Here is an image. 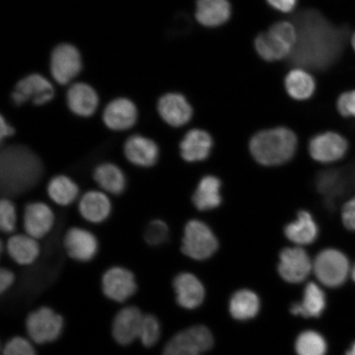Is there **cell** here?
I'll return each mask as SVG.
<instances>
[{
    "label": "cell",
    "mask_w": 355,
    "mask_h": 355,
    "mask_svg": "<svg viewBox=\"0 0 355 355\" xmlns=\"http://www.w3.org/2000/svg\"><path fill=\"white\" fill-rule=\"evenodd\" d=\"M161 337V326L158 319L152 314L144 315L139 338L146 347H152Z\"/></svg>",
    "instance_id": "d6a6232c"
},
{
    "label": "cell",
    "mask_w": 355,
    "mask_h": 355,
    "mask_svg": "<svg viewBox=\"0 0 355 355\" xmlns=\"http://www.w3.org/2000/svg\"><path fill=\"white\" fill-rule=\"evenodd\" d=\"M295 22L298 38L288 57L292 64L324 69L339 59L347 39V29L331 25L314 10L300 12Z\"/></svg>",
    "instance_id": "6da1fadb"
},
{
    "label": "cell",
    "mask_w": 355,
    "mask_h": 355,
    "mask_svg": "<svg viewBox=\"0 0 355 355\" xmlns=\"http://www.w3.org/2000/svg\"><path fill=\"white\" fill-rule=\"evenodd\" d=\"M232 16L228 0H198L195 17L199 24L216 28L225 24Z\"/></svg>",
    "instance_id": "d4e9b609"
},
{
    "label": "cell",
    "mask_w": 355,
    "mask_h": 355,
    "mask_svg": "<svg viewBox=\"0 0 355 355\" xmlns=\"http://www.w3.org/2000/svg\"><path fill=\"white\" fill-rule=\"evenodd\" d=\"M313 270L318 281L324 286L336 288L343 286L349 273V263L343 252L323 250L313 263Z\"/></svg>",
    "instance_id": "5b68a950"
},
{
    "label": "cell",
    "mask_w": 355,
    "mask_h": 355,
    "mask_svg": "<svg viewBox=\"0 0 355 355\" xmlns=\"http://www.w3.org/2000/svg\"><path fill=\"white\" fill-rule=\"evenodd\" d=\"M255 48L263 60L272 62L290 57L294 50L295 44L285 34L270 26L268 32L257 35Z\"/></svg>",
    "instance_id": "9a60e30c"
},
{
    "label": "cell",
    "mask_w": 355,
    "mask_h": 355,
    "mask_svg": "<svg viewBox=\"0 0 355 355\" xmlns=\"http://www.w3.org/2000/svg\"><path fill=\"white\" fill-rule=\"evenodd\" d=\"M55 90L52 84L40 74H32L17 83L12 93V100L17 105L32 101L37 105L48 103L54 98Z\"/></svg>",
    "instance_id": "30bf717a"
},
{
    "label": "cell",
    "mask_w": 355,
    "mask_h": 355,
    "mask_svg": "<svg viewBox=\"0 0 355 355\" xmlns=\"http://www.w3.org/2000/svg\"><path fill=\"white\" fill-rule=\"evenodd\" d=\"M250 152L261 165H282L294 157L297 137L286 128L279 127L257 132L250 141Z\"/></svg>",
    "instance_id": "7a4b0ae2"
},
{
    "label": "cell",
    "mask_w": 355,
    "mask_h": 355,
    "mask_svg": "<svg viewBox=\"0 0 355 355\" xmlns=\"http://www.w3.org/2000/svg\"><path fill=\"white\" fill-rule=\"evenodd\" d=\"M124 157L132 165L152 168L159 157V146L153 139L139 135H132L123 145Z\"/></svg>",
    "instance_id": "5bb4252c"
},
{
    "label": "cell",
    "mask_w": 355,
    "mask_h": 355,
    "mask_svg": "<svg viewBox=\"0 0 355 355\" xmlns=\"http://www.w3.org/2000/svg\"><path fill=\"white\" fill-rule=\"evenodd\" d=\"M345 355H355V343L350 346V348L347 350V352Z\"/></svg>",
    "instance_id": "b9f144b4"
},
{
    "label": "cell",
    "mask_w": 355,
    "mask_h": 355,
    "mask_svg": "<svg viewBox=\"0 0 355 355\" xmlns=\"http://www.w3.org/2000/svg\"><path fill=\"white\" fill-rule=\"evenodd\" d=\"M220 187L218 178L211 175L204 177L195 190L193 196L194 206L200 211H209L219 207L222 201Z\"/></svg>",
    "instance_id": "f1b7e54d"
},
{
    "label": "cell",
    "mask_w": 355,
    "mask_h": 355,
    "mask_svg": "<svg viewBox=\"0 0 355 355\" xmlns=\"http://www.w3.org/2000/svg\"><path fill=\"white\" fill-rule=\"evenodd\" d=\"M47 194L51 201L60 207H69L79 196V187L72 178L66 175L52 177L47 184Z\"/></svg>",
    "instance_id": "4316f807"
},
{
    "label": "cell",
    "mask_w": 355,
    "mask_h": 355,
    "mask_svg": "<svg viewBox=\"0 0 355 355\" xmlns=\"http://www.w3.org/2000/svg\"><path fill=\"white\" fill-rule=\"evenodd\" d=\"M348 141L335 132L320 133L309 143V153L315 161L332 163L340 161L348 150Z\"/></svg>",
    "instance_id": "7c38bea8"
},
{
    "label": "cell",
    "mask_w": 355,
    "mask_h": 355,
    "mask_svg": "<svg viewBox=\"0 0 355 355\" xmlns=\"http://www.w3.org/2000/svg\"><path fill=\"white\" fill-rule=\"evenodd\" d=\"M15 275L7 268H2L0 270V293L3 294L8 288H11L15 282Z\"/></svg>",
    "instance_id": "f35d334b"
},
{
    "label": "cell",
    "mask_w": 355,
    "mask_h": 355,
    "mask_svg": "<svg viewBox=\"0 0 355 355\" xmlns=\"http://www.w3.org/2000/svg\"><path fill=\"white\" fill-rule=\"evenodd\" d=\"M93 179L100 190L108 195L119 196L126 189L125 174L121 167L114 163L99 164L93 171Z\"/></svg>",
    "instance_id": "cb8c5ba5"
},
{
    "label": "cell",
    "mask_w": 355,
    "mask_h": 355,
    "mask_svg": "<svg viewBox=\"0 0 355 355\" xmlns=\"http://www.w3.org/2000/svg\"><path fill=\"white\" fill-rule=\"evenodd\" d=\"M144 315L139 308L128 306L119 311L115 316L112 334L115 340L122 345L133 343L140 336Z\"/></svg>",
    "instance_id": "e0dca14e"
},
{
    "label": "cell",
    "mask_w": 355,
    "mask_h": 355,
    "mask_svg": "<svg viewBox=\"0 0 355 355\" xmlns=\"http://www.w3.org/2000/svg\"><path fill=\"white\" fill-rule=\"evenodd\" d=\"M318 228L310 213L305 211L299 212L298 218L288 224L285 228V234L288 241L299 244L307 245L317 239Z\"/></svg>",
    "instance_id": "83f0119b"
},
{
    "label": "cell",
    "mask_w": 355,
    "mask_h": 355,
    "mask_svg": "<svg viewBox=\"0 0 355 355\" xmlns=\"http://www.w3.org/2000/svg\"><path fill=\"white\" fill-rule=\"evenodd\" d=\"M170 236V230L165 221L155 219L146 225L144 239L150 246H159L165 243Z\"/></svg>",
    "instance_id": "836d02e7"
},
{
    "label": "cell",
    "mask_w": 355,
    "mask_h": 355,
    "mask_svg": "<svg viewBox=\"0 0 355 355\" xmlns=\"http://www.w3.org/2000/svg\"><path fill=\"white\" fill-rule=\"evenodd\" d=\"M17 224L15 204L10 198H3L0 202V230L3 234H11L15 232Z\"/></svg>",
    "instance_id": "e575fe53"
},
{
    "label": "cell",
    "mask_w": 355,
    "mask_h": 355,
    "mask_svg": "<svg viewBox=\"0 0 355 355\" xmlns=\"http://www.w3.org/2000/svg\"><path fill=\"white\" fill-rule=\"evenodd\" d=\"M341 216L345 227L355 232V196L345 204Z\"/></svg>",
    "instance_id": "74e56055"
},
{
    "label": "cell",
    "mask_w": 355,
    "mask_h": 355,
    "mask_svg": "<svg viewBox=\"0 0 355 355\" xmlns=\"http://www.w3.org/2000/svg\"><path fill=\"white\" fill-rule=\"evenodd\" d=\"M313 268L310 257L303 248H286L279 255L278 272L288 283L304 282Z\"/></svg>",
    "instance_id": "4fadbf2b"
},
{
    "label": "cell",
    "mask_w": 355,
    "mask_h": 355,
    "mask_svg": "<svg viewBox=\"0 0 355 355\" xmlns=\"http://www.w3.org/2000/svg\"><path fill=\"white\" fill-rule=\"evenodd\" d=\"M352 44L354 51H355V33H354L352 37Z\"/></svg>",
    "instance_id": "7bdbcfd3"
},
{
    "label": "cell",
    "mask_w": 355,
    "mask_h": 355,
    "mask_svg": "<svg viewBox=\"0 0 355 355\" xmlns=\"http://www.w3.org/2000/svg\"><path fill=\"white\" fill-rule=\"evenodd\" d=\"M212 146L209 133L201 130H192L186 133L181 141L180 155L187 162H202L209 157Z\"/></svg>",
    "instance_id": "7402d4cb"
},
{
    "label": "cell",
    "mask_w": 355,
    "mask_h": 355,
    "mask_svg": "<svg viewBox=\"0 0 355 355\" xmlns=\"http://www.w3.org/2000/svg\"><path fill=\"white\" fill-rule=\"evenodd\" d=\"M295 350L298 355H325L327 341L317 331H305L297 338Z\"/></svg>",
    "instance_id": "1f68e13d"
},
{
    "label": "cell",
    "mask_w": 355,
    "mask_h": 355,
    "mask_svg": "<svg viewBox=\"0 0 355 355\" xmlns=\"http://www.w3.org/2000/svg\"><path fill=\"white\" fill-rule=\"evenodd\" d=\"M30 338L37 344L53 343L63 330L64 320L54 310L42 307L29 313L26 321Z\"/></svg>",
    "instance_id": "8992f818"
},
{
    "label": "cell",
    "mask_w": 355,
    "mask_h": 355,
    "mask_svg": "<svg viewBox=\"0 0 355 355\" xmlns=\"http://www.w3.org/2000/svg\"><path fill=\"white\" fill-rule=\"evenodd\" d=\"M137 121V110L130 100L119 98L111 101L103 113L106 127L113 131L130 130Z\"/></svg>",
    "instance_id": "d6986e66"
},
{
    "label": "cell",
    "mask_w": 355,
    "mask_h": 355,
    "mask_svg": "<svg viewBox=\"0 0 355 355\" xmlns=\"http://www.w3.org/2000/svg\"><path fill=\"white\" fill-rule=\"evenodd\" d=\"M177 303L182 308L194 309L202 304L205 290L201 282L194 275L183 272L177 275L173 282Z\"/></svg>",
    "instance_id": "ffe728a7"
},
{
    "label": "cell",
    "mask_w": 355,
    "mask_h": 355,
    "mask_svg": "<svg viewBox=\"0 0 355 355\" xmlns=\"http://www.w3.org/2000/svg\"><path fill=\"white\" fill-rule=\"evenodd\" d=\"M214 339L207 327L198 325L182 331L166 344L163 355H202L211 349Z\"/></svg>",
    "instance_id": "277c9868"
},
{
    "label": "cell",
    "mask_w": 355,
    "mask_h": 355,
    "mask_svg": "<svg viewBox=\"0 0 355 355\" xmlns=\"http://www.w3.org/2000/svg\"><path fill=\"white\" fill-rule=\"evenodd\" d=\"M218 248V241L212 230L203 222L193 220L186 225L181 251L190 259H209Z\"/></svg>",
    "instance_id": "3957f363"
},
{
    "label": "cell",
    "mask_w": 355,
    "mask_h": 355,
    "mask_svg": "<svg viewBox=\"0 0 355 355\" xmlns=\"http://www.w3.org/2000/svg\"><path fill=\"white\" fill-rule=\"evenodd\" d=\"M55 224L52 208L43 202H30L24 208L22 225L26 234L37 241L46 237Z\"/></svg>",
    "instance_id": "8fae6325"
},
{
    "label": "cell",
    "mask_w": 355,
    "mask_h": 355,
    "mask_svg": "<svg viewBox=\"0 0 355 355\" xmlns=\"http://www.w3.org/2000/svg\"><path fill=\"white\" fill-rule=\"evenodd\" d=\"M260 309V300L254 292L239 291L232 296L230 312L237 320L245 321L257 316Z\"/></svg>",
    "instance_id": "f546056e"
},
{
    "label": "cell",
    "mask_w": 355,
    "mask_h": 355,
    "mask_svg": "<svg viewBox=\"0 0 355 355\" xmlns=\"http://www.w3.org/2000/svg\"><path fill=\"white\" fill-rule=\"evenodd\" d=\"M6 248L10 259L20 266L33 264L41 254L39 241L26 233L12 234Z\"/></svg>",
    "instance_id": "44dd1931"
},
{
    "label": "cell",
    "mask_w": 355,
    "mask_h": 355,
    "mask_svg": "<svg viewBox=\"0 0 355 355\" xmlns=\"http://www.w3.org/2000/svg\"><path fill=\"white\" fill-rule=\"evenodd\" d=\"M3 355H35V352L28 340L15 337L4 346Z\"/></svg>",
    "instance_id": "d590c367"
},
{
    "label": "cell",
    "mask_w": 355,
    "mask_h": 355,
    "mask_svg": "<svg viewBox=\"0 0 355 355\" xmlns=\"http://www.w3.org/2000/svg\"><path fill=\"white\" fill-rule=\"evenodd\" d=\"M82 58L78 49L72 44H61L52 52L51 72L61 85L69 83L81 72Z\"/></svg>",
    "instance_id": "ba28073f"
},
{
    "label": "cell",
    "mask_w": 355,
    "mask_h": 355,
    "mask_svg": "<svg viewBox=\"0 0 355 355\" xmlns=\"http://www.w3.org/2000/svg\"><path fill=\"white\" fill-rule=\"evenodd\" d=\"M13 135H15V128H12L1 116L0 119V139L3 141Z\"/></svg>",
    "instance_id": "60d3db41"
},
{
    "label": "cell",
    "mask_w": 355,
    "mask_h": 355,
    "mask_svg": "<svg viewBox=\"0 0 355 355\" xmlns=\"http://www.w3.org/2000/svg\"><path fill=\"white\" fill-rule=\"evenodd\" d=\"M285 86L288 96L298 101L309 99L316 89L313 78L300 69L292 70L287 74Z\"/></svg>",
    "instance_id": "4dcf8cb0"
},
{
    "label": "cell",
    "mask_w": 355,
    "mask_h": 355,
    "mask_svg": "<svg viewBox=\"0 0 355 355\" xmlns=\"http://www.w3.org/2000/svg\"><path fill=\"white\" fill-rule=\"evenodd\" d=\"M275 10L282 12H291L295 10L297 0H266Z\"/></svg>",
    "instance_id": "ab89813d"
},
{
    "label": "cell",
    "mask_w": 355,
    "mask_h": 355,
    "mask_svg": "<svg viewBox=\"0 0 355 355\" xmlns=\"http://www.w3.org/2000/svg\"><path fill=\"white\" fill-rule=\"evenodd\" d=\"M327 299L325 293L317 284L311 282L306 286L304 299L300 303L291 305V312L295 316L306 318L320 317L326 309Z\"/></svg>",
    "instance_id": "484cf974"
},
{
    "label": "cell",
    "mask_w": 355,
    "mask_h": 355,
    "mask_svg": "<svg viewBox=\"0 0 355 355\" xmlns=\"http://www.w3.org/2000/svg\"><path fill=\"white\" fill-rule=\"evenodd\" d=\"M67 103L75 114L89 117L96 112L99 98L91 86L86 83H76L67 93Z\"/></svg>",
    "instance_id": "603a6c76"
},
{
    "label": "cell",
    "mask_w": 355,
    "mask_h": 355,
    "mask_svg": "<svg viewBox=\"0 0 355 355\" xmlns=\"http://www.w3.org/2000/svg\"><path fill=\"white\" fill-rule=\"evenodd\" d=\"M158 112L163 121L172 127H181L190 121L193 109L183 95L168 93L158 102Z\"/></svg>",
    "instance_id": "ac0fdd59"
},
{
    "label": "cell",
    "mask_w": 355,
    "mask_h": 355,
    "mask_svg": "<svg viewBox=\"0 0 355 355\" xmlns=\"http://www.w3.org/2000/svg\"><path fill=\"white\" fill-rule=\"evenodd\" d=\"M78 211L89 223H103L112 212V202L110 195L101 190L87 191L79 198Z\"/></svg>",
    "instance_id": "2e32d148"
},
{
    "label": "cell",
    "mask_w": 355,
    "mask_h": 355,
    "mask_svg": "<svg viewBox=\"0 0 355 355\" xmlns=\"http://www.w3.org/2000/svg\"><path fill=\"white\" fill-rule=\"evenodd\" d=\"M66 254L79 263H88L98 254L99 241L96 235L87 229L72 227L67 230L63 241Z\"/></svg>",
    "instance_id": "9c48e42d"
},
{
    "label": "cell",
    "mask_w": 355,
    "mask_h": 355,
    "mask_svg": "<svg viewBox=\"0 0 355 355\" xmlns=\"http://www.w3.org/2000/svg\"><path fill=\"white\" fill-rule=\"evenodd\" d=\"M336 106L343 116L355 118V90L343 93L337 100Z\"/></svg>",
    "instance_id": "8d00e7d4"
},
{
    "label": "cell",
    "mask_w": 355,
    "mask_h": 355,
    "mask_svg": "<svg viewBox=\"0 0 355 355\" xmlns=\"http://www.w3.org/2000/svg\"><path fill=\"white\" fill-rule=\"evenodd\" d=\"M102 291L111 300L122 303L135 295L137 285L130 269L114 266L105 270L101 279Z\"/></svg>",
    "instance_id": "52a82bcc"
},
{
    "label": "cell",
    "mask_w": 355,
    "mask_h": 355,
    "mask_svg": "<svg viewBox=\"0 0 355 355\" xmlns=\"http://www.w3.org/2000/svg\"><path fill=\"white\" fill-rule=\"evenodd\" d=\"M352 276L353 281L355 282V265L352 270Z\"/></svg>",
    "instance_id": "ee69618b"
}]
</instances>
